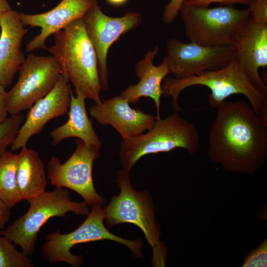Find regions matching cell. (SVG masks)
Listing matches in <instances>:
<instances>
[{
    "label": "cell",
    "mask_w": 267,
    "mask_h": 267,
    "mask_svg": "<svg viewBox=\"0 0 267 267\" xmlns=\"http://www.w3.org/2000/svg\"><path fill=\"white\" fill-rule=\"evenodd\" d=\"M18 71L16 83L6 91V107L10 115L30 109L47 95L61 74L59 64L54 56H39L33 53L27 56Z\"/></svg>",
    "instance_id": "obj_9"
},
{
    "label": "cell",
    "mask_w": 267,
    "mask_h": 267,
    "mask_svg": "<svg viewBox=\"0 0 267 267\" xmlns=\"http://www.w3.org/2000/svg\"><path fill=\"white\" fill-rule=\"evenodd\" d=\"M199 144L200 133L195 125L175 112L163 119L156 120L154 127L146 134L122 140L120 158L123 170L130 172L145 155L181 148L194 156Z\"/></svg>",
    "instance_id": "obj_5"
},
{
    "label": "cell",
    "mask_w": 267,
    "mask_h": 267,
    "mask_svg": "<svg viewBox=\"0 0 267 267\" xmlns=\"http://www.w3.org/2000/svg\"><path fill=\"white\" fill-rule=\"evenodd\" d=\"M0 86L6 88L12 83L25 59L21 50L28 30L16 10H10L0 18Z\"/></svg>",
    "instance_id": "obj_17"
},
{
    "label": "cell",
    "mask_w": 267,
    "mask_h": 267,
    "mask_svg": "<svg viewBox=\"0 0 267 267\" xmlns=\"http://www.w3.org/2000/svg\"><path fill=\"white\" fill-rule=\"evenodd\" d=\"M236 55L234 45L208 46L176 39L166 44V59L170 73L181 79L203 72L220 69Z\"/></svg>",
    "instance_id": "obj_11"
},
{
    "label": "cell",
    "mask_w": 267,
    "mask_h": 267,
    "mask_svg": "<svg viewBox=\"0 0 267 267\" xmlns=\"http://www.w3.org/2000/svg\"><path fill=\"white\" fill-rule=\"evenodd\" d=\"M16 182L22 200L29 201L45 191L47 180L39 154L26 147L17 154Z\"/></svg>",
    "instance_id": "obj_20"
},
{
    "label": "cell",
    "mask_w": 267,
    "mask_h": 267,
    "mask_svg": "<svg viewBox=\"0 0 267 267\" xmlns=\"http://www.w3.org/2000/svg\"><path fill=\"white\" fill-rule=\"evenodd\" d=\"M10 208L0 199V229H3L11 214Z\"/></svg>",
    "instance_id": "obj_28"
},
{
    "label": "cell",
    "mask_w": 267,
    "mask_h": 267,
    "mask_svg": "<svg viewBox=\"0 0 267 267\" xmlns=\"http://www.w3.org/2000/svg\"><path fill=\"white\" fill-rule=\"evenodd\" d=\"M6 94L5 89L0 86V123L4 121L8 117V113L6 104Z\"/></svg>",
    "instance_id": "obj_29"
},
{
    "label": "cell",
    "mask_w": 267,
    "mask_h": 267,
    "mask_svg": "<svg viewBox=\"0 0 267 267\" xmlns=\"http://www.w3.org/2000/svg\"><path fill=\"white\" fill-rule=\"evenodd\" d=\"M249 8L250 17L254 21L267 23V0H252Z\"/></svg>",
    "instance_id": "obj_25"
},
{
    "label": "cell",
    "mask_w": 267,
    "mask_h": 267,
    "mask_svg": "<svg viewBox=\"0 0 267 267\" xmlns=\"http://www.w3.org/2000/svg\"><path fill=\"white\" fill-rule=\"evenodd\" d=\"M29 256L18 251L13 242L0 232V267H33Z\"/></svg>",
    "instance_id": "obj_22"
},
{
    "label": "cell",
    "mask_w": 267,
    "mask_h": 267,
    "mask_svg": "<svg viewBox=\"0 0 267 267\" xmlns=\"http://www.w3.org/2000/svg\"><path fill=\"white\" fill-rule=\"evenodd\" d=\"M17 154L7 150L0 158V199L10 208L22 200L16 182Z\"/></svg>",
    "instance_id": "obj_21"
},
{
    "label": "cell",
    "mask_w": 267,
    "mask_h": 267,
    "mask_svg": "<svg viewBox=\"0 0 267 267\" xmlns=\"http://www.w3.org/2000/svg\"><path fill=\"white\" fill-rule=\"evenodd\" d=\"M252 0H185L187 3L195 6L208 7L213 3H218L222 6L232 5L239 3L249 5Z\"/></svg>",
    "instance_id": "obj_27"
},
{
    "label": "cell",
    "mask_w": 267,
    "mask_h": 267,
    "mask_svg": "<svg viewBox=\"0 0 267 267\" xmlns=\"http://www.w3.org/2000/svg\"><path fill=\"white\" fill-rule=\"evenodd\" d=\"M85 100L80 95L75 97L71 92L68 121L50 132L53 145L67 138L76 137L87 145L101 148L102 144L93 127L92 122L88 117Z\"/></svg>",
    "instance_id": "obj_19"
},
{
    "label": "cell",
    "mask_w": 267,
    "mask_h": 267,
    "mask_svg": "<svg viewBox=\"0 0 267 267\" xmlns=\"http://www.w3.org/2000/svg\"><path fill=\"white\" fill-rule=\"evenodd\" d=\"M267 239L257 249L251 252L245 259L243 267H267Z\"/></svg>",
    "instance_id": "obj_24"
},
{
    "label": "cell",
    "mask_w": 267,
    "mask_h": 267,
    "mask_svg": "<svg viewBox=\"0 0 267 267\" xmlns=\"http://www.w3.org/2000/svg\"><path fill=\"white\" fill-rule=\"evenodd\" d=\"M11 9L7 0H0V18L5 13Z\"/></svg>",
    "instance_id": "obj_30"
},
{
    "label": "cell",
    "mask_w": 267,
    "mask_h": 267,
    "mask_svg": "<svg viewBox=\"0 0 267 267\" xmlns=\"http://www.w3.org/2000/svg\"><path fill=\"white\" fill-rule=\"evenodd\" d=\"M195 85L205 86L210 89L208 101L216 109L230 96L243 94L257 115L267 124V95L253 85L236 55L226 66L219 70L205 71L181 79L165 78L162 85V95L171 96L174 111L179 112L181 110L178 103L180 92Z\"/></svg>",
    "instance_id": "obj_3"
},
{
    "label": "cell",
    "mask_w": 267,
    "mask_h": 267,
    "mask_svg": "<svg viewBox=\"0 0 267 267\" xmlns=\"http://www.w3.org/2000/svg\"><path fill=\"white\" fill-rule=\"evenodd\" d=\"M159 47L156 45L152 50H149L143 59L135 65V72L139 82L134 85H130L121 94L130 104H134L143 97L152 99L157 109L156 120L161 119L160 115V99L163 95L162 82L170 74L167 62L164 58L162 63L156 66L153 61L158 53Z\"/></svg>",
    "instance_id": "obj_18"
},
{
    "label": "cell",
    "mask_w": 267,
    "mask_h": 267,
    "mask_svg": "<svg viewBox=\"0 0 267 267\" xmlns=\"http://www.w3.org/2000/svg\"><path fill=\"white\" fill-rule=\"evenodd\" d=\"M128 0H106L110 4L113 6H121L127 2Z\"/></svg>",
    "instance_id": "obj_31"
},
{
    "label": "cell",
    "mask_w": 267,
    "mask_h": 267,
    "mask_svg": "<svg viewBox=\"0 0 267 267\" xmlns=\"http://www.w3.org/2000/svg\"><path fill=\"white\" fill-rule=\"evenodd\" d=\"M236 57L255 88L267 95V86L259 75L260 68L267 67V23L250 17L241 28L235 44Z\"/></svg>",
    "instance_id": "obj_15"
},
{
    "label": "cell",
    "mask_w": 267,
    "mask_h": 267,
    "mask_svg": "<svg viewBox=\"0 0 267 267\" xmlns=\"http://www.w3.org/2000/svg\"><path fill=\"white\" fill-rule=\"evenodd\" d=\"M116 181L120 192L118 195H113L109 204L103 208L107 228L123 223L138 227L152 248V265L164 267L166 248L160 240V227L155 217L150 194L145 190L137 191L133 187L128 171H117Z\"/></svg>",
    "instance_id": "obj_4"
},
{
    "label": "cell",
    "mask_w": 267,
    "mask_h": 267,
    "mask_svg": "<svg viewBox=\"0 0 267 267\" xmlns=\"http://www.w3.org/2000/svg\"><path fill=\"white\" fill-rule=\"evenodd\" d=\"M76 148L63 163L52 157L47 163V177L55 187L71 189L82 196L90 206H102L105 199L96 192L92 176L94 161L99 156V148L89 146L79 138Z\"/></svg>",
    "instance_id": "obj_10"
},
{
    "label": "cell",
    "mask_w": 267,
    "mask_h": 267,
    "mask_svg": "<svg viewBox=\"0 0 267 267\" xmlns=\"http://www.w3.org/2000/svg\"><path fill=\"white\" fill-rule=\"evenodd\" d=\"M53 35L54 44L47 50L57 60L61 74L72 83L77 95L101 103L96 55L83 17Z\"/></svg>",
    "instance_id": "obj_2"
},
{
    "label": "cell",
    "mask_w": 267,
    "mask_h": 267,
    "mask_svg": "<svg viewBox=\"0 0 267 267\" xmlns=\"http://www.w3.org/2000/svg\"><path fill=\"white\" fill-rule=\"evenodd\" d=\"M179 11L189 42L208 46L234 45L241 28L250 17L249 7L208 8L195 6L185 1Z\"/></svg>",
    "instance_id": "obj_7"
},
{
    "label": "cell",
    "mask_w": 267,
    "mask_h": 267,
    "mask_svg": "<svg viewBox=\"0 0 267 267\" xmlns=\"http://www.w3.org/2000/svg\"><path fill=\"white\" fill-rule=\"evenodd\" d=\"M103 208L101 205L91 207L87 218L73 231L62 234L57 229L45 236V242L42 247L43 257L49 263H65L73 267H78L83 262L81 255L71 252L74 246L87 242L110 240L123 244L137 258L142 257L143 242L140 238L131 240L112 234L106 227Z\"/></svg>",
    "instance_id": "obj_8"
},
{
    "label": "cell",
    "mask_w": 267,
    "mask_h": 267,
    "mask_svg": "<svg viewBox=\"0 0 267 267\" xmlns=\"http://www.w3.org/2000/svg\"><path fill=\"white\" fill-rule=\"evenodd\" d=\"M88 36L95 50L101 89H108L107 58L111 45L121 35L137 27L141 22V15L129 12L120 17L105 14L96 0L83 17Z\"/></svg>",
    "instance_id": "obj_12"
},
{
    "label": "cell",
    "mask_w": 267,
    "mask_h": 267,
    "mask_svg": "<svg viewBox=\"0 0 267 267\" xmlns=\"http://www.w3.org/2000/svg\"><path fill=\"white\" fill-rule=\"evenodd\" d=\"M209 131L208 155L226 171L252 175L267 157V124L244 100L225 101L216 109Z\"/></svg>",
    "instance_id": "obj_1"
},
{
    "label": "cell",
    "mask_w": 267,
    "mask_h": 267,
    "mask_svg": "<svg viewBox=\"0 0 267 267\" xmlns=\"http://www.w3.org/2000/svg\"><path fill=\"white\" fill-rule=\"evenodd\" d=\"M71 92L67 79L61 74L53 89L30 108L25 121L10 146L11 151L26 147L29 140L39 134L50 120L67 114Z\"/></svg>",
    "instance_id": "obj_13"
},
{
    "label": "cell",
    "mask_w": 267,
    "mask_h": 267,
    "mask_svg": "<svg viewBox=\"0 0 267 267\" xmlns=\"http://www.w3.org/2000/svg\"><path fill=\"white\" fill-rule=\"evenodd\" d=\"M185 0H171L166 5L162 19L165 24L173 23L178 12L180 8Z\"/></svg>",
    "instance_id": "obj_26"
},
{
    "label": "cell",
    "mask_w": 267,
    "mask_h": 267,
    "mask_svg": "<svg viewBox=\"0 0 267 267\" xmlns=\"http://www.w3.org/2000/svg\"><path fill=\"white\" fill-rule=\"evenodd\" d=\"M96 0H62L53 9L39 14L19 12L23 25L41 28L39 34L27 44L26 49L31 52L46 49L47 38L75 20L83 18Z\"/></svg>",
    "instance_id": "obj_16"
},
{
    "label": "cell",
    "mask_w": 267,
    "mask_h": 267,
    "mask_svg": "<svg viewBox=\"0 0 267 267\" xmlns=\"http://www.w3.org/2000/svg\"><path fill=\"white\" fill-rule=\"evenodd\" d=\"M24 121L23 115H10L0 123V158L7 151Z\"/></svg>",
    "instance_id": "obj_23"
},
{
    "label": "cell",
    "mask_w": 267,
    "mask_h": 267,
    "mask_svg": "<svg viewBox=\"0 0 267 267\" xmlns=\"http://www.w3.org/2000/svg\"><path fill=\"white\" fill-rule=\"evenodd\" d=\"M89 112L99 124L113 127L123 140L134 138L151 130L156 122L153 115L132 108L128 100L121 95L95 103Z\"/></svg>",
    "instance_id": "obj_14"
},
{
    "label": "cell",
    "mask_w": 267,
    "mask_h": 267,
    "mask_svg": "<svg viewBox=\"0 0 267 267\" xmlns=\"http://www.w3.org/2000/svg\"><path fill=\"white\" fill-rule=\"evenodd\" d=\"M28 202L27 212L1 233L29 257L35 250L39 231L48 220L65 217L69 212L87 216L90 210L85 201H72L68 190L62 187L45 191Z\"/></svg>",
    "instance_id": "obj_6"
}]
</instances>
